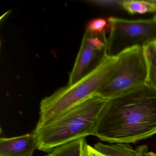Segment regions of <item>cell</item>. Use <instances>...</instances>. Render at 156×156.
<instances>
[{
    "mask_svg": "<svg viewBox=\"0 0 156 156\" xmlns=\"http://www.w3.org/2000/svg\"><path fill=\"white\" fill-rule=\"evenodd\" d=\"M156 134V90L147 84L108 99L93 136L110 143H134Z\"/></svg>",
    "mask_w": 156,
    "mask_h": 156,
    "instance_id": "obj_1",
    "label": "cell"
},
{
    "mask_svg": "<svg viewBox=\"0 0 156 156\" xmlns=\"http://www.w3.org/2000/svg\"><path fill=\"white\" fill-rule=\"evenodd\" d=\"M108 101L96 95L46 124L36 126L33 132L37 138L38 149L51 152L62 145L93 135Z\"/></svg>",
    "mask_w": 156,
    "mask_h": 156,
    "instance_id": "obj_2",
    "label": "cell"
},
{
    "mask_svg": "<svg viewBox=\"0 0 156 156\" xmlns=\"http://www.w3.org/2000/svg\"><path fill=\"white\" fill-rule=\"evenodd\" d=\"M117 60V57L107 55L95 68L80 80L43 98L40 103V118L36 126L46 124L98 95L113 72Z\"/></svg>",
    "mask_w": 156,
    "mask_h": 156,
    "instance_id": "obj_3",
    "label": "cell"
},
{
    "mask_svg": "<svg viewBox=\"0 0 156 156\" xmlns=\"http://www.w3.org/2000/svg\"><path fill=\"white\" fill-rule=\"evenodd\" d=\"M117 57L113 72L98 94L105 99L147 84V66L143 47L128 49Z\"/></svg>",
    "mask_w": 156,
    "mask_h": 156,
    "instance_id": "obj_4",
    "label": "cell"
},
{
    "mask_svg": "<svg viewBox=\"0 0 156 156\" xmlns=\"http://www.w3.org/2000/svg\"><path fill=\"white\" fill-rule=\"evenodd\" d=\"M109 36L107 53L110 57H117L124 51L156 41V22L154 19L125 20L111 17L108 19Z\"/></svg>",
    "mask_w": 156,
    "mask_h": 156,
    "instance_id": "obj_5",
    "label": "cell"
},
{
    "mask_svg": "<svg viewBox=\"0 0 156 156\" xmlns=\"http://www.w3.org/2000/svg\"><path fill=\"white\" fill-rule=\"evenodd\" d=\"M107 44L106 32L92 34L85 31L67 85L80 80L103 61L107 55Z\"/></svg>",
    "mask_w": 156,
    "mask_h": 156,
    "instance_id": "obj_6",
    "label": "cell"
},
{
    "mask_svg": "<svg viewBox=\"0 0 156 156\" xmlns=\"http://www.w3.org/2000/svg\"><path fill=\"white\" fill-rule=\"evenodd\" d=\"M38 149L37 138L32 133L0 138V156H33Z\"/></svg>",
    "mask_w": 156,
    "mask_h": 156,
    "instance_id": "obj_7",
    "label": "cell"
},
{
    "mask_svg": "<svg viewBox=\"0 0 156 156\" xmlns=\"http://www.w3.org/2000/svg\"><path fill=\"white\" fill-rule=\"evenodd\" d=\"M94 147L108 156H146L148 151L147 147L145 145L134 149L129 144L122 143L106 144L99 142L95 144Z\"/></svg>",
    "mask_w": 156,
    "mask_h": 156,
    "instance_id": "obj_8",
    "label": "cell"
},
{
    "mask_svg": "<svg viewBox=\"0 0 156 156\" xmlns=\"http://www.w3.org/2000/svg\"><path fill=\"white\" fill-rule=\"evenodd\" d=\"M147 66V84L156 90V41L143 47Z\"/></svg>",
    "mask_w": 156,
    "mask_h": 156,
    "instance_id": "obj_9",
    "label": "cell"
},
{
    "mask_svg": "<svg viewBox=\"0 0 156 156\" xmlns=\"http://www.w3.org/2000/svg\"><path fill=\"white\" fill-rule=\"evenodd\" d=\"M122 8L131 14L156 12V4L151 0H124Z\"/></svg>",
    "mask_w": 156,
    "mask_h": 156,
    "instance_id": "obj_10",
    "label": "cell"
},
{
    "mask_svg": "<svg viewBox=\"0 0 156 156\" xmlns=\"http://www.w3.org/2000/svg\"><path fill=\"white\" fill-rule=\"evenodd\" d=\"M80 139L56 148L50 153L52 156H83V142Z\"/></svg>",
    "mask_w": 156,
    "mask_h": 156,
    "instance_id": "obj_11",
    "label": "cell"
},
{
    "mask_svg": "<svg viewBox=\"0 0 156 156\" xmlns=\"http://www.w3.org/2000/svg\"><path fill=\"white\" fill-rule=\"evenodd\" d=\"M109 26L108 21L103 18H96L91 20L87 23L86 31L92 34H100L106 32Z\"/></svg>",
    "mask_w": 156,
    "mask_h": 156,
    "instance_id": "obj_12",
    "label": "cell"
},
{
    "mask_svg": "<svg viewBox=\"0 0 156 156\" xmlns=\"http://www.w3.org/2000/svg\"><path fill=\"white\" fill-rule=\"evenodd\" d=\"M124 0H100V1H90L94 5L105 8H114L123 9L122 6Z\"/></svg>",
    "mask_w": 156,
    "mask_h": 156,
    "instance_id": "obj_13",
    "label": "cell"
},
{
    "mask_svg": "<svg viewBox=\"0 0 156 156\" xmlns=\"http://www.w3.org/2000/svg\"><path fill=\"white\" fill-rule=\"evenodd\" d=\"M83 156H108L99 152L94 147L88 145L85 138L83 142Z\"/></svg>",
    "mask_w": 156,
    "mask_h": 156,
    "instance_id": "obj_14",
    "label": "cell"
},
{
    "mask_svg": "<svg viewBox=\"0 0 156 156\" xmlns=\"http://www.w3.org/2000/svg\"><path fill=\"white\" fill-rule=\"evenodd\" d=\"M153 19H154V20H155V21L156 22V15H155V16H154V17H153Z\"/></svg>",
    "mask_w": 156,
    "mask_h": 156,
    "instance_id": "obj_15",
    "label": "cell"
},
{
    "mask_svg": "<svg viewBox=\"0 0 156 156\" xmlns=\"http://www.w3.org/2000/svg\"><path fill=\"white\" fill-rule=\"evenodd\" d=\"M152 2H154V3L156 4V0H151Z\"/></svg>",
    "mask_w": 156,
    "mask_h": 156,
    "instance_id": "obj_16",
    "label": "cell"
},
{
    "mask_svg": "<svg viewBox=\"0 0 156 156\" xmlns=\"http://www.w3.org/2000/svg\"><path fill=\"white\" fill-rule=\"evenodd\" d=\"M52 156L51 155V154H49L48 155H46V156Z\"/></svg>",
    "mask_w": 156,
    "mask_h": 156,
    "instance_id": "obj_17",
    "label": "cell"
}]
</instances>
